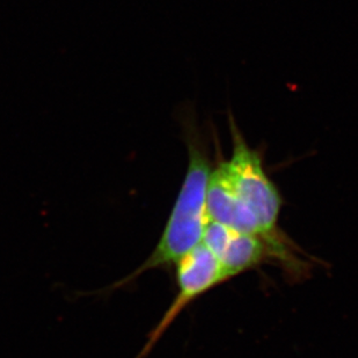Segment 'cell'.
Listing matches in <instances>:
<instances>
[{
	"label": "cell",
	"instance_id": "6da1fadb",
	"mask_svg": "<svg viewBox=\"0 0 358 358\" xmlns=\"http://www.w3.org/2000/svg\"><path fill=\"white\" fill-rule=\"evenodd\" d=\"M178 117L188 149V167L165 229L149 257L131 274L106 290L127 287L148 271L176 266L181 257L202 243L206 225L210 222L206 193L213 165L206 136L199 128L194 108L183 107Z\"/></svg>",
	"mask_w": 358,
	"mask_h": 358
},
{
	"label": "cell",
	"instance_id": "7a4b0ae2",
	"mask_svg": "<svg viewBox=\"0 0 358 358\" xmlns=\"http://www.w3.org/2000/svg\"><path fill=\"white\" fill-rule=\"evenodd\" d=\"M229 127L232 137V156L227 162L234 190L240 202L257 220L262 236L273 247L278 261L296 271V262L301 264V261L292 255V248L287 245L289 240L278 229L283 206L280 190L268 176L260 152L247 144L231 113Z\"/></svg>",
	"mask_w": 358,
	"mask_h": 358
},
{
	"label": "cell",
	"instance_id": "3957f363",
	"mask_svg": "<svg viewBox=\"0 0 358 358\" xmlns=\"http://www.w3.org/2000/svg\"><path fill=\"white\" fill-rule=\"evenodd\" d=\"M176 298L150 333L145 345L136 358L148 357L173 322L192 303L227 282L220 262L203 243L181 257L176 264Z\"/></svg>",
	"mask_w": 358,
	"mask_h": 358
},
{
	"label": "cell",
	"instance_id": "277c9868",
	"mask_svg": "<svg viewBox=\"0 0 358 358\" xmlns=\"http://www.w3.org/2000/svg\"><path fill=\"white\" fill-rule=\"evenodd\" d=\"M202 243L220 262L227 280L259 267L269 257L278 260L264 238L238 232L215 222L206 225Z\"/></svg>",
	"mask_w": 358,
	"mask_h": 358
},
{
	"label": "cell",
	"instance_id": "5b68a950",
	"mask_svg": "<svg viewBox=\"0 0 358 358\" xmlns=\"http://www.w3.org/2000/svg\"><path fill=\"white\" fill-rule=\"evenodd\" d=\"M206 209L210 222L222 224L238 232L264 238L257 220L240 202L231 180L227 160L220 157H217L216 165L213 166L210 174Z\"/></svg>",
	"mask_w": 358,
	"mask_h": 358
}]
</instances>
